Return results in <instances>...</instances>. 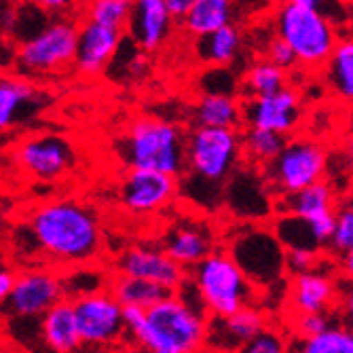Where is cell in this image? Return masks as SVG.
<instances>
[{
  "label": "cell",
  "instance_id": "cell-1",
  "mask_svg": "<svg viewBox=\"0 0 353 353\" xmlns=\"http://www.w3.org/2000/svg\"><path fill=\"white\" fill-rule=\"evenodd\" d=\"M21 252L66 269L95 263L102 254L104 233L95 210L79 199H53L34 208L15 237Z\"/></svg>",
  "mask_w": 353,
  "mask_h": 353
},
{
  "label": "cell",
  "instance_id": "cell-2",
  "mask_svg": "<svg viewBox=\"0 0 353 353\" xmlns=\"http://www.w3.org/2000/svg\"><path fill=\"white\" fill-rule=\"evenodd\" d=\"M243 163L237 130L195 127L186 136L184 172L178 178V195L203 212L222 208L224 184Z\"/></svg>",
  "mask_w": 353,
  "mask_h": 353
},
{
  "label": "cell",
  "instance_id": "cell-3",
  "mask_svg": "<svg viewBox=\"0 0 353 353\" xmlns=\"http://www.w3.org/2000/svg\"><path fill=\"white\" fill-rule=\"evenodd\" d=\"M208 317V311L188 305L176 292L146 311L123 307L125 332H130L146 353H199Z\"/></svg>",
  "mask_w": 353,
  "mask_h": 353
},
{
  "label": "cell",
  "instance_id": "cell-4",
  "mask_svg": "<svg viewBox=\"0 0 353 353\" xmlns=\"http://www.w3.org/2000/svg\"><path fill=\"white\" fill-rule=\"evenodd\" d=\"M117 154L127 170H150L180 178L184 172L186 136L176 123L140 117L127 125L119 138Z\"/></svg>",
  "mask_w": 353,
  "mask_h": 353
},
{
  "label": "cell",
  "instance_id": "cell-5",
  "mask_svg": "<svg viewBox=\"0 0 353 353\" xmlns=\"http://www.w3.org/2000/svg\"><path fill=\"white\" fill-rule=\"evenodd\" d=\"M188 271L190 273L186 275L195 285L210 317L231 315L248 305L259 303L261 290L241 273L224 248H216Z\"/></svg>",
  "mask_w": 353,
  "mask_h": 353
},
{
  "label": "cell",
  "instance_id": "cell-6",
  "mask_svg": "<svg viewBox=\"0 0 353 353\" xmlns=\"http://www.w3.org/2000/svg\"><path fill=\"white\" fill-rule=\"evenodd\" d=\"M273 28L275 37L290 47L296 63L307 70L322 68L339 39H343L339 37L341 30L326 15L292 3L273 7Z\"/></svg>",
  "mask_w": 353,
  "mask_h": 353
},
{
  "label": "cell",
  "instance_id": "cell-7",
  "mask_svg": "<svg viewBox=\"0 0 353 353\" xmlns=\"http://www.w3.org/2000/svg\"><path fill=\"white\" fill-rule=\"evenodd\" d=\"M224 250L259 290H271L285 277V250L269 227L237 224Z\"/></svg>",
  "mask_w": 353,
  "mask_h": 353
},
{
  "label": "cell",
  "instance_id": "cell-8",
  "mask_svg": "<svg viewBox=\"0 0 353 353\" xmlns=\"http://www.w3.org/2000/svg\"><path fill=\"white\" fill-rule=\"evenodd\" d=\"M79 23L70 17L49 19L37 34L19 43L17 63L21 77H47L68 70L74 63Z\"/></svg>",
  "mask_w": 353,
  "mask_h": 353
},
{
  "label": "cell",
  "instance_id": "cell-9",
  "mask_svg": "<svg viewBox=\"0 0 353 353\" xmlns=\"http://www.w3.org/2000/svg\"><path fill=\"white\" fill-rule=\"evenodd\" d=\"M328 172V152L313 138L296 136L285 140L283 148L271 163L263 168V176L275 197L290 195L309 184L324 180Z\"/></svg>",
  "mask_w": 353,
  "mask_h": 353
},
{
  "label": "cell",
  "instance_id": "cell-10",
  "mask_svg": "<svg viewBox=\"0 0 353 353\" xmlns=\"http://www.w3.org/2000/svg\"><path fill=\"white\" fill-rule=\"evenodd\" d=\"M17 168L39 182H57L77 165L74 142L57 132H37L26 136L13 150Z\"/></svg>",
  "mask_w": 353,
  "mask_h": 353
},
{
  "label": "cell",
  "instance_id": "cell-11",
  "mask_svg": "<svg viewBox=\"0 0 353 353\" xmlns=\"http://www.w3.org/2000/svg\"><path fill=\"white\" fill-rule=\"evenodd\" d=\"M222 208H227L241 222H259L275 212V195L269 188L263 170L241 165L224 184Z\"/></svg>",
  "mask_w": 353,
  "mask_h": 353
},
{
  "label": "cell",
  "instance_id": "cell-12",
  "mask_svg": "<svg viewBox=\"0 0 353 353\" xmlns=\"http://www.w3.org/2000/svg\"><path fill=\"white\" fill-rule=\"evenodd\" d=\"M178 197V178L150 170H127L119 182V203L136 216L159 214Z\"/></svg>",
  "mask_w": 353,
  "mask_h": 353
},
{
  "label": "cell",
  "instance_id": "cell-13",
  "mask_svg": "<svg viewBox=\"0 0 353 353\" xmlns=\"http://www.w3.org/2000/svg\"><path fill=\"white\" fill-rule=\"evenodd\" d=\"M241 123L281 136H292L303 123V100L296 89L283 87L263 98H245L241 102Z\"/></svg>",
  "mask_w": 353,
  "mask_h": 353
},
{
  "label": "cell",
  "instance_id": "cell-14",
  "mask_svg": "<svg viewBox=\"0 0 353 353\" xmlns=\"http://www.w3.org/2000/svg\"><path fill=\"white\" fill-rule=\"evenodd\" d=\"M72 307L83 345L108 347L123 336V307L108 294V290L74 299Z\"/></svg>",
  "mask_w": 353,
  "mask_h": 353
},
{
  "label": "cell",
  "instance_id": "cell-15",
  "mask_svg": "<svg viewBox=\"0 0 353 353\" xmlns=\"http://www.w3.org/2000/svg\"><path fill=\"white\" fill-rule=\"evenodd\" d=\"M63 299L59 273L53 269H28L15 275L11 294L5 303V309L13 317L32 319L41 317L47 309Z\"/></svg>",
  "mask_w": 353,
  "mask_h": 353
},
{
  "label": "cell",
  "instance_id": "cell-16",
  "mask_svg": "<svg viewBox=\"0 0 353 353\" xmlns=\"http://www.w3.org/2000/svg\"><path fill=\"white\" fill-rule=\"evenodd\" d=\"M112 273H123L140 277L152 283H159L168 292H176L186 279V269H182L176 261L163 252L161 245L154 243H136L125 248L112 265Z\"/></svg>",
  "mask_w": 353,
  "mask_h": 353
},
{
  "label": "cell",
  "instance_id": "cell-17",
  "mask_svg": "<svg viewBox=\"0 0 353 353\" xmlns=\"http://www.w3.org/2000/svg\"><path fill=\"white\" fill-rule=\"evenodd\" d=\"M159 245L188 271L216 250V233L205 218H180L170 224Z\"/></svg>",
  "mask_w": 353,
  "mask_h": 353
},
{
  "label": "cell",
  "instance_id": "cell-18",
  "mask_svg": "<svg viewBox=\"0 0 353 353\" xmlns=\"http://www.w3.org/2000/svg\"><path fill=\"white\" fill-rule=\"evenodd\" d=\"M121 45H123V30L85 19L79 26L77 53L72 66L81 77H89V79L100 77L112 63Z\"/></svg>",
  "mask_w": 353,
  "mask_h": 353
},
{
  "label": "cell",
  "instance_id": "cell-19",
  "mask_svg": "<svg viewBox=\"0 0 353 353\" xmlns=\"http://www.w3.org/2000/svg\"><path fill=\"white\" fill-rule=\"evenodd\" d=\"M265 326H269V317L263 307L256 305H248L231 315L208 317L203 347L212 353H235Z\"/></svg>",
  "mask_w": 353,
  "mask_h": 353
},
{
  "label": "cell",
  "instance_id": "cell-20",
  "mask_svg": "<svg viewBox=\"0 0 353 353\" xmlns=\"http://www.w3.org/2000/svg\"><path fill=\"white\" fill-rule=\"evenodd\" d=\"M45 106V93L28 77H0V134L34 119Z\"/></svg>",
  "mask_w": 353,
  "mask_h": 353
},
{
  "label": "cell",
  "instance_id": "cell-21",
  "mask_svg": "<svg viewBox=\"0 0 353 353\" xmlns=\"http://www.w3.org/2000/svg\"><path fill=\"white\" fill-rule=\"evenodd\" d=\"M174 21L165 0H132V13L125 30L140 51L150 53L168 43Z\"/></svg>",
  "mask_w": 353,
  "mask_h": 353
},
{
  "label": "cell",
  "instance_id": "cell-22",
  "mask_svg": "<svg viewBox=\"0 0 353 353\" xmlns=\"http://www.w3.org/2000/svg\"><path fill=\"white\" fill-rule=\"evenodd\" d=\"M288 294H290V309L296 315L334 309L339 290L334 277L315 267L311 271L292 275L290 285H288Z\"/></svg>",
  "mask_w": 353,
  "mask_h": 353
},
{
  "label": "cell",
  "instance_id": "cell-23",
  "mask_svg": "<svg viewBox=\"0 0 353 353\" xmlns=\"http://www.w3.org/2000/svg\"><path fill=\"white\" fill-rule=\"evenodd\" d=\"M339 205V192L330 182L319 180L290 195L275 197V214H290L305 220H313L334 212Z\"/></svg>",
  "mask_w": 353,
  "mask_h": 353
},
{
  "label": "cell",
  "instance_id": "cell-24",
  "mask_svg": "<svg viewBox=\"0 0 353 353\" xmlns=\"http://www.w3.org/2000/svg\"><path fill=\"white\" fill-rule=\"evenodd\" d=\"M41 334L53 353H77L83 347L70 299H61L41 315Z\"/></svg>",
  "mask_w": 353,
  "mask_h": 353
},
{
  "label": "cell",
  "instance_id": "cell-25",
  "mask_svg": "<svg viewBox=\"0 0 353 353\" xmlns=\"http://www.w3.org/2000/svg\"><path fill=\"white\" fill-rule=\"evenodd\" d=\"M243 47V34L235 23L222 26L203 37H197L192 43L197 59L205 66H231L239 57Z\"/></svg>",
  "mask_w": 353,
  "mask_h": 353
},
{
  "label": "cell",
  "instance_id": "cell-26",
  "mask_svg": "<svg viewBox=\"0 0 353 353\" xmlns=\"http://www.w3.org/2000/svg\"><path fill=\"white\" fill-rule=\"evenodd\" d=\"M195 127H220V130H237L241 125L239 95L201 93L192 108Z\"/></svg>",
  "mask_w": 353,
  "mask_h": 353
},
{
  "label": "cell",
  "instance_id": "cell-27",
  "mask_svg": "<svg viewBox=\"0 0 353 353\" xmlns=\"http://www.w3.org/2000/svg\"><path fill=\"white\" fill-rule=\"evenodd\" d=\"M106 290L121 307H136L144 311L157 305L161 299H165L168 294H172L159 283L132 277V275H123V273H112V271H110Z\"/></svg>",
  "mask_w": 353,
  "mask_h": 353
},
{
  "label": "cell",
  "instance_id": "cell-28",
  "mask_svg": "<svg viewBox=\"0 0 353 353\" xmlns=\"http://www.w3.org/2000/svg\"><path fill=\"white\" fill-rule=\"evenodd\" d=\"M233 19H235L233 0H195L180 21L186 30V34L197 39L222 26L233 23Z\"/></svg>",
  "mask_w": 353,
  "mask_h": 353
},
{
  "label": "cell",
  "instance_id": "cell-29",
  "mask_svg": "<svg viewBox=\"0 0 353 353\" xmlns=\"http://www.w3.org/2000/svg\"><path fill=\"white\" fill-rule=\"evenodd\" d=\"M322 68L326 77V85L345 104H351L353 100V41L347 34L345 39H339L334 45L330 57Z\"/></svg>",
  "mask_w": 353,
  "mask_h": 353
},
{
  "label": "cell",
  "instance_id": "cell-30",
  "mask_svg": "<svg viewBox=\"0 0 353 353\" xmlns=\"http://www.w3.org/2000/svg\"><path fill=\"white\" fill-rule=\"evenodd\" d=\"M61 279V290L63 299H81V296H91L98 292H106L110 271L102 269L95 263H85V265H74L66 267L59 273Z\"/></svg>",
  "mask_w": 353,
  "mask_h": 353
},
{
  "label": "cell",
  "instance_id": "cell-31",
  "mask_svg": "<svg viewBox=\"0 0 353 353\" xmlns=\"http://www.w3.org/2000/svg\"><path fill=\"white\" fill-rule=\"evenodd\" d=\"M273 235L281 243L283 250H309V252H322L324 243L317 239L311 222L299 216L290 214H277V218L271 222Z\"/></svg>",
  "mask_w": 353,
  "mask_h": 353
},
{
  "label": "cell",
  "instance_id": "cell-32",
  "mask_svg": "<svg viewBox=\"0 0 353 353\" xmlns=\"http://www.w3.org/2000/svg\"><path fill=\"white\" fill-rule=\"evenodd\" d=\"M241 138V154L243 161L256 168H265L277 157V152L285 144V136L269 132V130H259V127H245V132L239 136Z\"/></svg>",
  "mask_w": 353,
  "mask_h": 353
},
{
  "label": "cell",
  "instance_id": "cell-33",
  "mask_svg": "<svg viewBox=\"0 0 353 353\" xmlns=\"http://www.w3.org/2000/svg\"><path fill=\"white\" fill-rule=\"evenodd\" d=\"M288 83V74L285 70L273 66L267 59H259L254 61L248 68L243 81H241V95L245 98H263V95H271L277 93L279 89H283Z\"/></svg>",
  "mask_w": 353,
  "mask_h": 353
},
{
  "label": "cell",
  "instance_id": "cell-34",
  "mask_svg": "<svg viewBox=\"0 0 353 353\" xmlns=\"http://www.w3.org/2000/svg\"><path fill=\"white\" fill-rule=\"evenodd\" d=\"M290 353H353V334L339 324L315 336L301 339L296 345H290Z\"/></svg>",
  "mask_w": 353,
  "mask_h": 353
},
{
  "label": "cell",
  "instance_id": "cell-35",
  "mask_svg": "<svg viewBox=\"0 0 353 353\" xmlns=\"http://www.w3.org/2000/svg\"><path fill=\"white\" fill-rule=\"evenodd\" d=\"M328 248L339 256V259H345L347 271H351V265H353V208H351L349 199L345 203L336 205L334 229L328 239Z\"/></svg>",
  "mask_w": 353,
  "mask_h": 353
},
{
  "label": "cell",
  "instance_id": "cell-36",
  "mask_svg": "<svg viewBox=\"0 0 353 353\" xmlns=\"http://www.w3.org/2000/svg\"><path fill=\"white\" fill-rule=\"evenodd\" d=\"M83 13L89 21L125 30L132 13V0H85Z\"/></svg>",
  "mask_w": 353,
  "mask_h": 353
},
{
  "label": "cell",
  "instance_id": "cell-37",
  "mask_svg": "<svg viewBox=\"0 0 353 353\" xmlns=\"http://www.w3.org/2000/svg\"><path fill=\"white\" fill-rule=\"evenodd\" d=\"M290 336L283 330L265 326L259 334L245 341L235 353H290Z\"/></svg>",
  "mask_w": 353,
  "mask_h": 353
},
{
  "label": "cell",
  "instance_id": "cell-38",
  "mask_svg": "<svg viewBox=\"0 0 353 353\" xmlns=\"http://www.w3.org/2000/svg\"><path fill=\"white\" fill-rule=\"evenodd\" d=\"M292 324H294L296 336L307 339V336H315L319 332H324L332 326H339V313L336 309L317 311V313H296Z\"/></svg>",
  "mask_w": 353,
  "mask_h": 353
},
{
  "label": "cell",
  "instance_id": "cell-39",
  "mask_svg": "<svg viewBox=\"0 0 353 353\" xmlns=\"http://www.w3.org/2000/svg\"><path fill=\"white\" fill-rule=\"evenodd\" d=\"M237 79L229 66H210L201 79H199V89L201 93H220V95H237Z\"/></svg>",
  "mask_w": 353,
  "mask_h": 353
},
{
  "label": "cell",
  "instance_id": "cell-40",
  "mask_svg": "<svg viewBox=\"0 0 353 353\" xmlns=\"http://www.w3.org/2000/svg\"><path fill=\"white\" fill-rule=\"evenodd\" d=\"M279 3H292L315 9L326 15L339 30L343 28V23H349V0H279Z\"/></svg>",
  "mask_w": 353,
  "mask_h": 353
},
{
  "label": "cell",
  "instance_id": "cell-41",
  "mask_svg": "<svg viewBox=\"0 0 353 353\" xmlns=\"http://www.w3.org/2000/svg\"><path fill=\"white\" fill-rule=\"evenodd\" d=\"M265 59L271 61L273 66L285 70V72L296 66V57H294V53L290 51V47H288V45H285L281 39H277V37H273V39L267 43V47H265Z\"/></svg>",
  "mask_w": 353,
  "mask_h": 353
},
{
  "label": "cell",
  "instance_id": "cell-42",
  "mask_svg": "<svg viewBox=\"0 0 353 353\" xmlns=\"http://www.w3.org/2000/svg\"><path fill=\"white\" fill-rule=\"evenodd\" d=\"M319 265V254L309 250H285V273L299 275Z\"/></svg>",
  "mask_w": 353,
  "mask_h": 353
},
{
  "label": "cell",
  "instance_id": "cell-43",
  "mask_svg": "<svg viewBox=\"0 0 353 353\" xmlns=\"http://www.w3.org/2000/svg\"><path fill=\"white\" fill-rule=\"evenodd\" d=\"M26 3L53 17H70L83 7V0H26Z\"/></svg>",
  "mask_w": 353,
  "mask_h": 353
},
{
  "label": "cell",
  "instance_id": "cell-44",
  "mask_svg": "<svg viewBox=\"0 0 353 353\" xmlns=\"http://www.w3.org/2000/svg\"><path fill=\"white\" fill-rule=\"evenodd\" d=\"M277 0H233L235 13H241L245 17H259L263 13L273 11Z\"/></svg>",
  "mask_w": 353,
  "mask_h": 353
},
{
  "label": "cell",
  "instance_id": "cell-45",
  "mask_svg": "<svg viewBox=\"0 0 353 353\" xmlns=\"http://www.w3.org/2000/svg\"><path fill=\"white\" fill-rule=\"evenodd\" d=\"M13 279H15V273H11L9 269H0V309L5 307V303L11 294Z\"/></svg>",
  "mask_w": 353,
  "mask_h": 353
},
{
  "label": "cell",
  "instance_id": "cell-46",
  "mask_svg": "<svg viewBox=\"0 0 353 353\" xmlns=\"http://www.w3.org/2000/svg\"><path fill=\"white\" fill-rule=\"evenodd\" d=\"M15 7L11 0H0V30H9L13 15H15Z\"/></svg>",
  "mask_w": 353,
  "mask_h": 353
},
{
  "label": "cell",
  "instance_id": "cell-47",
  "mask_svg": "<svg viewBox=\"0 0 353 353\" xmlns=\"http://www.w3.org/2000/svg\"><path fill=\"white\" fill-rule=\"evenodd\" d=\"M195 3V0H165V5H168V11L172 13L174 19H182L186 15V11L190 9V5Z\"/></svg>",
  "mask_w": 353,
  "mask_h": 353
}]
</instances>
